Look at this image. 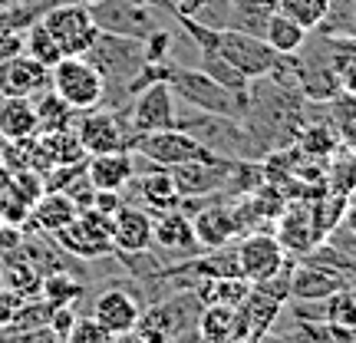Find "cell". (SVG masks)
<instances>
[{"mask_svg": "<svg viewBox=\"0 0 356 343\" xmlns=\"http://www.w3.org/2000/svg\"><path fill=\"white\" fill-rule=\"evenodd\" d=\"M17 53H24V33L20 30H13V26H0V60H7V56H17Z\"/></svg>", "mask_w": 356, "mask_h": 343, "instance_id": "obj_38", "label": "cell"}, {"mask_svg": "<svg viewBox=\"0 0 356 343\" xmlns=\"http://www.w3.org/2000/svg\"><path fill=\"white\" fill-rule=\"evenodd\" d=\"M3 287H7V284H3V271H0V291H3Z\"/></svg>", "mask_w": 356, "mask_h": 343, "instance_id": "obj_43", "label": "cell"}, {"mask_svg": "<svg viewBox=\"0 0 356 343\" xmlns=\"http://www.w3.org/2000/svg\"><path fill=\"white\" fill-rule=\"evenodd\" d=\"M323 320L330 327H337V330H343L346 337H353L356 333V284L340 287L330 297H323Z\"/></svg>", "mask_w": 356, "mask_h": 343, "instance_id": "obj_25", "label": "cell"}, {"mask_svg": "<svg viewBox=\"0 0 356 343\" xmlns=\"http://www.w3.org/2000/svg\"><path fill=\"white\" fill-rule=\"evenodd\" d=\"M195 297L204 304H228V307H241L244 297L251 294V284L244 278H202L195 287Z\"/></svg>", "mask_w": 356, "mask_h": 343, "instance_id": "obj_24", "label": "cell"}, {"mask_svg": "<svg viewBox=\"0 0 356 343\" xmlns=\"http://www.w3.org/2000/svg\"><path fill=\"white\" fill-rule=\"evenodd\" d=\"M340 225L343 228H350L356 234V191H350L346 195V205H343V218H340Z\"/></svg>", "mask_w": 356, "mask_h": 343, "instance_id": "obj_39", "label": "cell"}, {"mask_svg": "<svg viewBox=\"0 0 356 343\" xmlns=\"http://www.w3.org/2000/svg\"><path fill=\"white\" fill-rule=\"evenodd\" d=\"M76 139L86 155L115 152V149H129V136L122 132V122L113 113H99V109H86L79 113L76 122Z\"/></svg>", "mask_w": 356, "mask_h": 343, "instance_id": "obj_10", "label": "cell"}, {"mask_svg": "<svg viewBox=\"0 0 356 343\" xmlns=\"http://www.w3.org/2000/svg\"><path fill=\"white\" fill-rule=\"evenodd\" d=\"M277 241L284 244L287 255H297V257H304L314 244L323 241V238L317 234V228H314V215H310L307 205H297V208H291V212L280 215Z\"/></svg>", "mask_w": 356, "mask_h": 343, "instance_id": "obj_20", "label": "cell"}, {"mask_svg": "<svg viewBox=\"0 0 356 343\" xmlns=\"http://www.w3.org/2000/svg\"><path fill=\"white\" fill-rule=\"evenodd\" d=\"M330 126L337 142L356 155V93H337L330 99Z\"/></svg>", "mask_w": 356, "mask_h": 343, "instance_id": "obj_26", "label": "cell"}, {"mask_svg": "<svg viewBox=\"0 0 356 343\" xmlns=\"http://www.w3.org/2000/svg\"><path fill=\"white\" fill-rule=\"evenodd\" d=\"M30 212H33L37 225L47 231V234H56V231L66 228V225L79 215V205L73 202L66 191H43Z\"/></svg>", "mask_w": 356, "mask_h": 343, "instance_id": "obj_23", "label": "cell"}, {"mask_svg": "<svg viewBox=\"0 0 356 343\" xmlns=\"http://www.w3.org/2000/svg\"><path fill=\"white\" fill-rule=\"evenodd\" d=\"M40 24L50 30V37L56 40L63 56H86L99 37V24L86 3H60Z\"/></svg>", "mask_w": 356, "mask_h": 343, "instance_id": "obj_6", "label": "cell"}, {"mask_svg": "<svg viewBox=\"0 0 356 343\" xmlns=\"http://www.w3.org/2000/svg\"><path fill=\"white\" fill-rule=\"evenodd\" d=\"M330 66L340 89L343 93H356V37H333L330 40Z\"/></svg>", "mask_w": 356, "mask_h": 343, "instance_id": "obj_27", "label": "cell"}, {"mask_svg": "<svg viewBox=\"0 0 356 343\" xmlns=\"http://www.w3.org/2000/svg\"><path fill=\"white\" fill-rule=\"evenodd\" d=\"M307 33L310 30H304L297 20H291L287 13H280V10L267 13L264 26H261V37L267 40V47L274 53H280V56H293L307 43Z\"/></svg>", "mask_w": 356, "mask_h": 343, "instance_id": "obj_21", "label": "cell"}, {"mask_svg": "<svg viewBox=\"0 0 356 343\" xmlns=\"http://www.w3.org/2000/svg\"><path fill=\"white\" fill-rule=\"evenodd\" d=\"M340 287H350V284L327 267L310 264V261H300V264L291 267V280H287L291 301H323Z\"/></svg>", "mask_w": 356, "mask_h": 343, "instance_id": "obj_16", "label": "cell"}, {"mask_svg": "<svg viewBox=\"0 0 356 343\" xmlns=\"http://www.w3.org/2000/svg\"><path fill=\"white\" fill-rule=\"evenodd\" d=\"M132 149L145 162H152L155 168H175L185 166V162H195V159H215L211 149H204L191 132L178 126L159 129V132H142V136L132 139Z\"/></svg>", "mask_w": 356, "mask_h": 343, "instance_id": "obj_5", "label": "cell"}, {"mask_svg": "<svg viewBox=\"0 0 356 343\" xmlns=\"http://www.w3.org/2000/svg\"><path fill=\"white\" fill-rule=\"evenodd\" d=\"M234 261H238V274L248 284H264L274 274L284 271L287 264V251L277 241V234L270 231H248V238L234 248Z\"/></svg>", "mask_w": 356, "mask_h": 343, "instance_id": "obj_8", "label": "cell"}, {"mask_svg": "<svg viewBox=\"0 0 356 343\" xmlns=\"http://www.w3.org/2000/svg\"><path fill=\"white\" fill-rule=\"evenodd\" d=\"M284 337L291 343H346L353 337H346L343 330L330 327L327 320H297L293 317V327L284 330Z\"/></svg>", "mask_w": 356, "mask_h": 343, "instance_id": "obj_30", "label": "cell"}, {"mask_svg": "<svg viewBox=\"0 0 356 343\" xmlns=\"http://www.w3.org/2000/svg\"><path fill=\"white\" fill-rule=\"evenodd\" d=\"M113 251H145L152 244V215L136 205H119L113 212Z\"/></svg>", "mask_w": 356, "mask_h": 343, "instance_id": "obj_15", "label": "cell"}, {"mask_svg": "<svg viewBox=\"0 0 356 343\" xmlns=\"http://www.w3.org/2000/svg\"><path fill=\"white\" fill-rule=\"evenodd\" d=\"M198 53H202V63H198V70H202V73H208L215 83L234 89V93H248L251 79L244 77L241 70H234V66H231L225 56H218L215 50H198Z\"/></svg>", "mask_w": 356, "mask_h": 343, "instance_id": "obj_29", "label": "cell"}, {"mask_svg": "<svg viewBox=\"0 0 356 343\" xmlns=\"http://www.w3.org/2000/svg\"><path fill=\"white\" fill-rule=\"evenodd\" d=\"M254 343H291V340H287L284 333H270V330H267V333H261Z\"/></svg>", "mask_w": 356, "mask_h": 343, "instance_id": "obj_40", "label": "cell"}, {"mask_svg": "<svg viewBox=\"0 0 356 343\" xmlns=\"http://www.w3.org/2000/svg\"><path fill=\"white\" fill-rule=\"evenodd\" d=\"M86 178L96 191H122L136 178V152L132 149H115V152L89 155Z\"/></svg>", "mask_w": 356, "mask_h": 343, "instance_id": "obj_14", "label": "cell"}, {"mask_svg": "<svg viewBox=\"0 0 356 343\" xmlns=\"http://www.w3.org/2000/svg\"><path fill=\"white\" fill-rule=\"evenodd\" d=\"M330 7L333 0H277V10L297 20L304 30H314V26L323 24L330 17Z\"/></svg>", "mask_w": 356, "mask_h": 343, "instance_id": "obj_31", "label": "cell"}, {"mask_svg": "<svg viewBox=\"0 0 356 343\" xmlns=\"http://www.w3.org/2000/svg\"><path fill=\"white\" fill-rule=\"evenodd\" d=\"M43 149H47V159L56 162V166H73L83 159V145H79L76 132H70V129H56V132H47V142H43Z\"/></svg>", "mask_w": 356, "mask_h": 343, "instance_id": "obj_34", "label": "cell"}, {"mask_svg": "<svg viewBox=\"0 0 356 343\" xmlns=\"http://www.w3.org/2000/svg\"><path fill=\"white\" fill-rule=\"evenodd\" d=\"M195 333L204 343H244V324L241 310L228 304H204L198 310Z\"/></svg>", "mask_w": 356, "mask_h": 343, "instance_id": "obj_17", "label": "cell"}, {"mask_svg": "<svg viewBox=\"0 0 356 343\" xmlns=\"http://www.w3.org/2000/svg\"><path fill=\"white\" fill-rule=\"evenodd\" d=\"M40 297L50 307H73L83 297V280H76L73 274H50L40 280Z\"/></svg>", "mask_w": 356, "mask_h": 343, "instance_id": "obj_28", "label": "cell"}, {"mask_svg": "<svg viewBox=\"0 0 356 343\" xmlns=\"http://www.w3.org/2000/svg\"><path fill=\"white\" fill-rule=\"evenodd\" d=\"M115 340H119V337H115L109 327H102L92 314H89V317H76L73 327H70L63 337V343H115Z\"/></svg>", "mask_w": 356, "mask_h": 343, "instance_id": "obj_35", "label": "cell"}, {"mask_svg": "<svg viewBox=\"0 0 356 343\" xmlns=\"http://www.w3.org/2000/svg\"><path fill=\"white\" fill-rule=\"evenodd\" d=\"M191 228H195V241L198 248H225L231 238L244 234L241 218H238V208L234 205H204L198 215L191 218Z\"/></svg>", "mask_w": 356, "mask_h": 343, "instance_id": "obj_11", "label": "cell"}, {"mask_svg": "<svg viewBox=\"0 0 356 343\" xmlns=\"http://www.w3.org/2000/svg\"><path fill=\"white\" fill-rule=\"evenodd\" d=\"M86 60L102 73V79L113 77L122 83H132L145 70V50L136 37H122V33H102L96 37L92 50L86 53Z\"/></svg>", "mask_w": 356, "mask_h": 343, "instance_id": "obj_7", "label": "cell"}, {"mask_svg": "<svg viewBox=\"0 0 356 343\" xmlns=\"http://www.w3.org/2000/svg\"><path fill=\"white\" fill-rule=\"evenodd\" d=\"M165 83L172 86L178 102L191 106L195 113H211V115H225V119H238L241 122L248 115V93H234V89L221 86L215 79L202 73L198 66H168Z\"/></svg>", "mask_w": 356, "mask_h": 343, "instance_id": "obj_2", "label": "cell"}, {"mask_svg": "<svg viewBox=\"0 0 356 343\" xmlns=\"http://www.w3.org/2000/svg\"><path fill=\"white\" fill-rule=\"evenodd\" d=\"M198 310H202V301L191 291H181L175 297H168V301L142 307L132 337L139 343H178L181 337L195 333Z\"/></svg>", "mask_w": 356, "mask_h": 343, "instance_id": "obj_3", "label": "cell"}, {"mask_svg": "<svg viewBox=\"0 0 356 343\" xmlns=\"http://www.w3.org/2000/svg\"><path fill=\"white\" fill-rule=\"evenodd\" d=\"M346 343H356V340H346Z\"/></svg>", "mask_w": 356, "mask_h": 343, "instance_id": "obj_44", "label": "cell"}, {"mask_svg": "<svg viewBox=\"0 0 356 343\" xmlns=\"http://www.w3.org/2000/svg\"><path fill=\"white\" fill-rule=\"evenodd\" d=\"M115 343H139V340H136L132 333H126V337H119V340H115Z\"/></svg>", "mask_w": 356, "mask_h": 343, "instance_id": "obj_41", "label": "cell"}, {"mask_svg": "<svg viewBox=\"0 0 356 343\" xmlns=\"http://www.w3.org/2000/svg\"><path fill=\"white\" fill-rule=\"evenodd\" d=\"M50 89V70L33 56L17 53L0 60V96H37Z\"/></svg>", "mask_w": 356, "mask_h": 343, "instance_id": "obj_12", "label": "cell"}, {"mask_svg": "<svg viewBox=\"0 0 356 343\" xmlns=\"http://www.w3.org/2000/svg\"><path fill=\"white\" fill-rule=\"evenodd\" d=\"M142 314V304L126 291V287H106V291L92 301V317L99 320L102 327H109L115 337H126L136 330Z\"/></svg>", "mask_w": 356, "mask_h": 343, "instance_id": "obj_13", "label": "cell"}, {"mask_svg": "<svg viewBox=\"0 0 356 343\" xmlns=\"http://www.w3.org/2000/svg\"><path fill=\"white\" fill-rule=\"evenodd\" d=\"M175 102H178L175 93H172V86L165 79L149 83L136 96V102H132V132L142 136V132H159V129L175 126V115H178Z\"/></svg>", "mask_w": 356, "mask_h": 343, "instance_id": "obj_9", "label": "cell"}, {"mask_svg": "<svg viewBox=\"0 0 356 343\" xmlns=\"http://www.w3.org/2000/svg\"><path fill=\"white\" fill-rule=\"evenodd\" d=\"M24 53L26 56H33L37 63H43L47 70H50L56 60H63V53H60V47H56V40L50 37V30H47L43 24H33L24 33Z\"/></svg>", "mask_w": 356, "mask_h": 343, "instance_id": "obj_33", "label": "cell"}, {"mask_svg": "<svg viewBox=\"0 0 356 343\" xmlns=\"http://www.w3.org/2000/svg\"><path fill=\"white\" fill-rule=\"evenodd\" d=\"M181 26L188 30V37L195 40L198 50H215L218 56H225L234 70H241L251 83L270 77V70H274L280 60V53H274L267 47V40L251 33V30H238V26H204L198 17H185V13H181Z\"/></svg>", "mask_w": 356, "mask_h": 343, "instance_id": "obj_1", "label": "cell"}, {"mask_svg": "<svg viewBox=\"0 0 356 343\" xmlns=\"http://www.w3.org/2000/svg\"><path fill=\"white\" fill-rule=\"evenodd\" d=\"M79 3H86V7H96V3H102V0H79Z\"/></svg>", "mask_w": 356, "mask_h": 343, "instance_id": "obj_42", "label": "cell"}, {"mask_svg": "<svg viewBox=\"0 0 356 343\" xmlns=\"http://www.w3.org/2000/svg\"><path fill=\"white\" fill-rule=\"evenodd\" d=\"M37 119H40V129H47V132H56V129H70V119H73V109L66 106L53 89H43V96L37 102Z\"/></svg>", "mask_w": 356, "mask_h": 343, "instance_id": "obj_32", "label": "cell"}, {"mask_svg": "<svg viewBox=\"0 0 356 343\" xmlns=\"http://www.w3.org/2000/svg\"><path fill=\"white\" fill-rule=\"evenodd\" d=\"M40 132L33 96H0V139L30 142Z\"/></svg>", "mask_w": 356, "mask_h": 343, "instance_id": "obj_18", "label": "cell"}, {"mask_svg": "<svg viewBox=\"0 0 356 343\" xmlns=\"http://www.w3.org/2000/svg\"><path fill=\"white\" fill-rule=\"evenodd\" d=\"M304 149L310 152H333L337 149V132L333 126H314L304 132Z\"/></svg>", "mask_w": 356, "mask_h": 343, "instance_id": "obj_37", "label": "cell"}, {"mask_svg": "<svg viewBox=\"0 0 356 343\" xmlns=\"http://www.w3.org/2000/svg\"><path fill=\"white\" fill-rule=\"evenodd\" d=\"M50 89L73 113H86V109H96L102 102L106 79L86 56H63L50 66Z\"/></svg>", "mask_w": 356, "mask_h": 343, "instance_id": "obj_4", "label": "cell"}, {"mask_svg": "<svg viewBox=\"0 0 356 343\" xmlns=\"http://www.w3.org/2000/svg\"><path fill=\"white\" fill-rule=\"evenodd\" d=\"M152 241L159 244V248H165V251H175V255L198 251L195 228H191V215L178 212V208L159 212V218H152Z\"/></svg>", "mask_w": 356, "mask_h": 343, "instance_id": "obj_19", "label": "cell"}, {"mask_svg": "<svg viewBox=\"0 0 356 343\" xmlns=\"http://www.w3.org/2000/svg\"><path fill=\"white\" fill-rule=\"evenodd\" d=\"M129 185H136V195L142 198V208H152V212H168V208H178L181 205V195H178L175 182L168 175V168H155L149 175L132 178Z\"/></svg>", "mask_w": 356, "mask_h": 343, "instance_id": "obj_22", "label": "cell"}, {"mask_svg": "<svg viewBox=\"0 0 356 343\" xmlns=\"http://www.w3.org/2000/svg\"><path fill=\"white\" fill-rule=\"evenodd\" d=\"M63 337L53 330L50 324H37V327H20L10 337H3L0 343H60Z\"/></svg>", "mask_w": 356, "mask_h": 343, "instance_id": "obj_36", "label": "cell"}]
</instances>
